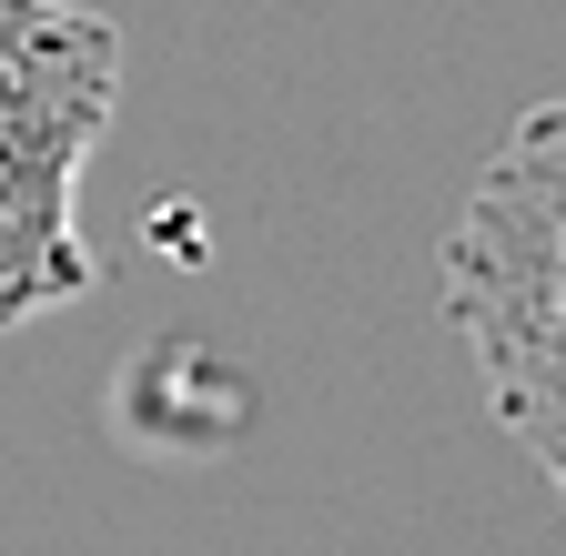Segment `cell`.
Segmentation results:
<instances>
[{"mask_svg":"<svg viewBox=\"0 0 566 556\" xmlns=\"http://www.w3.org/2000/svg\"><path fill=\"white\" fill-rule=\"evenodd\" d=\"M122 112V31L82 0H0V334L102 284L82 172Z\"/></svg>","mask_w":566,"mask_h":556,"instance_id":"obj_2","label":"cell"},{"mask_svg":"<svg viewBox=\"0 0 566 556\" xmlns=\"http://www.w3.org/2000/svg\"><path fill=\"white\" fill-rule=\"evenodd\" d=\"M436 273L495 426L566 506V92L516 112V132L475 162Z\"/></svg>","mask_w":566,"mask_h":556,"instance_id":"obj_1","label":"cell"}]
</instances>
